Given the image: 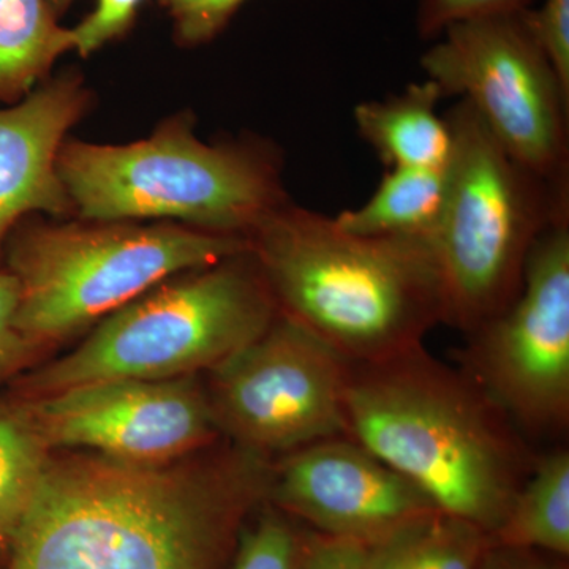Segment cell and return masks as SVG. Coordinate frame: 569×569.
Wrapping results in <instances>:
<instances>
[{"instance_id": "obj_1", "label": "cell", "mask_w": 569, "mask_h": 569, "mask_svg": "<svg viewBox=\"0 0 569 569\" xmlns=\"http://www.w3.org/2000/svg\"><path fill=\"white\" fill-rule=\"evenodd\" d=\"M271 467L236 445L189 467L51 459L0 569H224Z\"/></svg>"}, {"instance_id": "obj_2", "label": "cell", "mask_w": 569, "mask_h": 569, "mask_svg": "<svg viewBox=\"0 0 569 569\" xmlns=\"http://www.w3.org/2000/svg\"><path fill=\"white\" fill-rule=\"evenodd\" d=\"M347 437L402 475L438 511L492 537L538 456L460 367L425 347L351 362Z\"/></svg>"}, {"instance_id": "obj_3", "label": "cell", "mask_w": 569, "mask_h": 569, "mask_svg": "<svg viewBox=\"0 0 569 569\" xmlns=\"http://www.w3.org/2000/svg\"><path fill=\"white\" fill-rule=\"evenodd\" d=\"M247 239L279 312L350 362L417 350L445 325L427 239L350 233L290 201Z\"/></svg>"}, {"instance_id": "obj_4", "label": "cell", "mask_w": 569, "mask_h": 569, "mask_svg": "<svg viewBox=\"0 0 569 569\" xmlns=\"http://www.w3.org/2000/svg\"><path fill=\"white\" fill-rule=\"evenodd\" d=\"M58 171L82 222L167 219L247 239L287 203L269 152L206 144L181 118L130 144L66 141Z\"/></svg>"}, {"instance_id": "obj_5", "label": "cell", "mask_w": 569, "mask_h": 569, "mask_svg": "<svg viewBox=\"0 0 569 569\" xmlns=\"http://www.w3.org/2000/svg\"><path fill=\"white\" fill-rule=\"evenodd\" d=\"M279 307L252 252L183 272L104 317L77 350L11 392L51 395L104 380H173L212 370L263 335Z\"/></svg>"}, {"instance_id": "obj_6", "label": "cell", "mask_w": 569, "mask_h": 569, "mask_svg": "<svg viewBox=\"0 0 569 569\" xmlns=\"http://www.w3.org/2000/svg\"><path fill=\"white\" fill-rule=\"evenodd\" d=\"M250 250L241 236L176 223L22 220L7 239L6 269L20 284L14 326L37 351L66 339L156 284Z\"/></svg>"}, {"instance_id": "obj_7", "label": "cell", "mask_w": 569, "mask_h": 569, "mask_svg": "<svg viewBox=\"0 0 569 569\" xmlns=\"http://www.w3.org/2000/svg\"><path fill=\"white\" fill-rule=\"evenodd\" d=\"M445 118L452 133L447 194L427 242L445 325L470 336L519 295L531 247L568 209V187L516 163L466 100Z\"/></svg>"}, {"instance_id": "obj_8", "label": "cell", "mask_w": 569, "mask_h": 569, "mask_svg": "<svg viewBox=\"0 0 569 569\" xmlns=\"http://www.w3.org/2000/svg\"><path fill=\"white\" fill-rule=\"evenodd\" d=\"M422 58L427 80L460 96L505 152L531 174L568 187V104L531 28L530 10L456 22Z\"/></svg>"}, {"instance_id": "obj_9", "label": "cell", "mask_w": 569, "mask_h": 569, "mask_svg": "<svg viewBox=\"0 0 569 569\" xmlns=\"http://www.w3.org/2000/svg\"><path fill=\"white\" fill-rule=\"evenodd\" d=\"M350 365L279 312L263 335L209 370L219 432L266 459L347 436Z\"/></svg>"}, {"instance_id": "obj_10", "label": "cell", "mask_w": 569, "mask_h": 569, "mask_svg": "<svg viewBox=\"0 0 569 569\" xmlns=\"http://www.w3.org/2000/svg\"><path fill=\"white\" fill-rule=\"evenodd\" d=\"M531 247L507 310L468 337L459 367L520 432L563 436L569 425V216Z\"/></svg>"}, {"instance_id": "obj_11", "label": "cell", "mask_w": 569, "mask_h": 569, "mask_svg": "<svg viewBox=\"0 0 569 569\" xmlns=\"http://www.w3.org/2000/svg\"><path fill=\"white\" fill-rule=\"evenodd\" d=\"M48 449H89L126 462L162 466L208 447L219 427L192 377L104 380L51 395H9Z\"/></svg>"}, {"instance_id": "obj_12", "label": "cell", "mask_w": 569, "mask_h": 569, "mask_svg": "<svg viewBox=\"0 0 569 569\" xmlns=\"http://www.w3.org/2000/svg\"><path fill=\"white\" fill-rule=\"evenodd\" d=\"M269 503L325 537L377 548L438 509L353 438H326L280 456Z\"/></svg>"}, {"instance_id": "obj_13", "label": "cell", "mask_w": 569, "mask_h": 569, "mask_svg": "<svg viewBox=\"0 0 569 569\" xmlns=\"http://www.w3.org/2000/svg\"><path fill=\"white\" fill-rule=\"evenodd\" d=\"M88 103L80 78L66 74L0 110V261L11 231L29 213H74L58 157Z\"/></svg>"}, {"instance_id": "obj_14", "label": "cell", "mask_w": 569, "mask_h": 569, "mask_svg": "<svg viewBox=\"0 0 569 569\" xmlns=\"http://www.w3.org/2000/svg\"><path fill=\"white\" fill-rule=\"evenodd\" d=\"M443 97L436 82H418L399 96L359 103L356 126L388 168L445 170L451 160L452 133L447 118L437 112Z\"/></svg>"}, {"instance_id": "obj_15", "label": "cell", "mask_w": 569, "mask_h": 569, "mask_svg": "<svg viewBox=\"0 0 569 569\" xmlns=\"http://www.w3.org/2000/svg\"><path fill=\"white\" fill-rule=\"evenodd\" d=\"M447 168H388L376 193L361 208L339 213L336 223L355 234L429 241L443 209Z\"/></svg>"}, {"instance_id": "obj_16", "label": "cell", "mask_w": 569, "mask_h": 569, "mask_svg": "<svg viewBox=\"0 0 569 569\" xmlns=\"http://www.w3.org/2000/svg\"><path fill=\"white\" fill-rule=\"evenodd\" d=\"M496 545L569 557V452L557 448L538 456L529 478L516 493Z\"/></svg>"}, {"instance_id": "obj_17", "label": "cell", "mask_w": 569, "mask_h": 569, "mask_svg": "<svg viewBox=\"0 0 569 569\" xmlns=\"http://www.w3.org/2000/svg\"><path fill=\"white\" fill-rule=\"evenodd\" d=\"M70 50L48 0H0V102H20Z\"/></svg>"}, {"instance_id": "obj_18", "label": "cell", "mask_w": 569, "mask_h": 569, "mask_svg": "<svg viewBox=\"0 0 569 569\" xmlns=\"http://www.w3.org/2000/svg\"><path fill=\"white\" fill-rule=\"evenodd\" d=\"M490 545L485 530L437 511L373 549L381 569H479Z\"/></svg>"}, {"instance_id": "obj_19", "label": "cell", "mask_w": 569, "mask_h": 569, "mask_svg": "<svg viewBox=\"0 0 569 569\" xmlns=\"http://www.w3.org/2000/svg\"><path fill=\"white\" fill-rule=\"evenodd\" d=\"M50 455L10 397L0 400V552L31 507Z\"/></svg>"}, {"instance_id": "obj_20", "label": "cell", "mask_w": 569, "mask_h": 569, "mask_svg": "<svg viewBox=\"0 0 569 569\" xmlns=\"http://www.w3.org/2000/svg\"><path fill=\"white\" fill-rule=\"evenodd\" d=\"M239 530L231 569H305L309 530L264 500Z\"/></svg>"}, {"instance_id": "obj_21", "label": "cell", "mask_w": 569, "mask_h": 569, "mask_svg": "<svg viewBox=\"0 0 569 569\" xmlns=\"http://www.w3.org/2000/svg\"><path fill=\"white\" fill-rule=\"evenodd\" d=\"M141 3L142 0H97L96 10L77 28L70 29L73 50L86 58L121 37L133 24Z\"/></svg>"}, {"instance_id": "obj_22", "label": "cell", "mask_w": 569, "mask_h": 569, "mask_svg": "<svg viewBox=\"0 0 569 569\" xmlns=\"http://www.w3.org/2000/svg\"><path fill=\"white\" fill-rule=\"evenodd\" d=\"M18 301L20 284L17 277L6 268L0 269V385L17 377L37 353L14 326Z\"/></svg>"}, {"instance_id": "obj_23", "label": "cell", "mask_w": 569, "mask_h": 569, "mask_svg": "<svg viewBox=\"0 0 569 569\" xmlns=\"http://www.w3.org/2000/svg\"><path fill=\"white\" fill-rule=\"evenodd\" d=\"M531 0H419V29L440 36L456 22L529 9Z\"/></svg>"}, {"instance_id": "obj_24", "label": "cell", "mask_w": 569, "mask_h": 569, "mask_svg": "<svg viewBox=\"0 0 569 569\" xmlns=\"http://www.w3.org/2000/svg\"><path fill=\"white\" fill-rule=\"evenodd\" d=\"M530 21L561 88L569 96V0H545L541 9L530 10Z\"/></svg>"}, {"instance_id": "obj_25", "label": "cell", "mask_w": 569, "mask_h": 569, "mask_svg": "<svg viewBox=\"0 0 569 569\" xmlns=\"http://www.w3.org/2000/svg\"><path fill=\"white\" fill-rule=\"evenodd\" d=\"M305 569H381L376 549L309 530Z\"/></svg>"}, {"instance_id": "obj_26", "label": "cell", "mask_w": 569, "mask_h": 569, "mask_svg": "<svg viewBox=\"0 0 569 569\" xmlns=\"http://www.w3.org/2000/svg\"><path fill=\"white\" fill-rule=\"evenodd\" d=\"M244 2L246 0H192L186 9L174 13L179 37L187 43H200L211 39Z\"/></svg>"}, {"instance_id": "obj_27", "label": "cell", "mask_w": 569, "mask_h": 569, "mask_svg": "<svg viewBox=\"0 0 569 569\" xmlns=\"http://www.w3.org/2000/svg\"><path fill=\"white\" fill-rule=\"evenodd\" d=\"M479 569H569L568 559L541 550L492 545L482 557Z\"/></svg>"}, {"instance_id": "obj_28", "label": "cell", "mask_w": 569, "mask_h": 569, "mask_svg": "<svg viewBox=\"0 0 569 569\" xmlns=\"http://www.w3.org/2000/svg\"><path fill=\"white\" fill-rule=\"evenodd\" d=\"M71 2H73V0H48V3H50L56 14L62 13L63 10L69 9Z\"/></svg>"}, {"instance_id": "obj_29", "label": "cell", "mask_w": 569, "mask_h": 569, "mask_svg": "<svg viewBox=\"0 0 569 569\" xmlns=\"http://www.w3.org/2000/svg\"><path fill=\"white\" fill-rule=\"evenodd\" d=\"M168 2L171 3V7H173V11L186 9L187 6H189L192 0H168Z\"/></svg>"}]
</instances>
